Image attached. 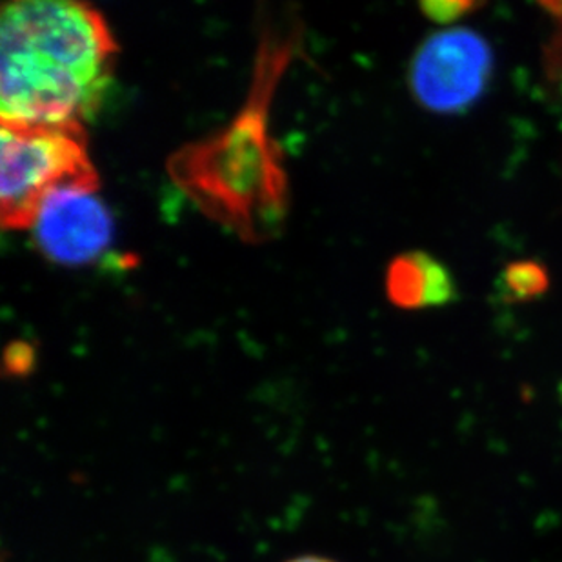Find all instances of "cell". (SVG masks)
Returning a JSON list of instances; mask_svg holds the SVG:
<instances>
[{"label":"cell","mask_w":562,"mask_h":562,"mask_svg":"<svg viewBox=\"0 0 562 562\" xmlns=\"http://www.w3.org/2000/svg\"><path fill=\"white\" fill-rule=\"evenodd\" d=\"M286 562H337L334 559L321 558V555H299Z\"/></svg>","instance_id":"11"},{"label":"cell","mask_w":562,"mask_h":562,"mask_svg":"<svg viewBox=\"0 0 562 562\" xmlns=\"http://www.w3.org/2000/svg\"><path fill=\"white\" fill-rule=\"evenodd\" d=\"M483 2H473V0H431V2H423L420 11L426 19H430L436 24H453L461 21L462 16L472 15L475 11L483 8Z\"/></svg>","instance_id":"7"},{"label":"cell","mask_w":562,"mask_h":562,"mask_svg":"<svg viewBox=\"0 0 562 562\" xmlns=\"http://www.w3.org/2000/svg\"><path fill=\"white\" fill-rule=\"evenodd\" d=\"M0 217L5 229H30L38 207L55 191L99 187L85 130L2 124Z\"/></svg>","instance_id":"2"},{"label":"cell","mask_w":562,"mask_h":562,"mask_svg":"<svg viewBox=\"0 0 562 562\" xmlns=\"http://www.w3.org/2000/svg\"><path fill=\"white\" fill-rule=\"evenodd\" d=\"M503 293L509 303H531L550 290V271L541 260H514L501 276Z\"/></svg>","instance_id":"6"},{"label":"cell","mask_w":562,"mask_h":562,"mask_svg":"<svg viewBox=\"0 0 562 562\" xmlns=\"http://www.w3.org/2000/svg\"><path fill=\"white\" fill-rule=\"evenodd\" d=\"M30 229L38 250L64 266L101 260L113 240L112 213L99 195V187L55 191L38 207Z\"/></svg>","instance_id":"4"},{"label":"cell","mask_w":562,"mask_h":562,"mask_svg":"<svg viewBox=\"0 0 562 562\" xmlns=\"http://www.w3.org/2000/svg\"><path fill=\"white\" fill-rule=\"evenodd\" d=\"M544 69L553 88L562 90V21H559L558 33L544 48Z\"/></svg>","instance_id":"8"},{"label":"cell","mask_w":562,"mask_h":562,"mask_svg":"<svg viewBox=\"0 0 562 562\" xmlns=\"http://www.w3.org/2000/svg\"><path fill=\"white\" fill-rule=\"evenodd\" d=\"M117 43L104 16L74 0L2 8L0 117L16 126H82L112 79Z\"/></svg>","instance_id":"1"},{"label":"cell","mask_w":562,"mask_h":562,"mask_svg":"<svg viewBox=\"0 0 562 562\" xmlns=\"http://www.w3.org/2000/svg\"><path fill=\"white\" fill-rule=\"evenodd\" d=\"M431 255L423 251L398 255L387 266L386 293L395 306L404 310L428 308Z\"/></svg>","instance_id":"5"},{"label":"cell","mask_w":562,"mask_h":562,"mask_svg":"<svg viewBox=\"0 0 562 562\" xmlns=\"http://www.w3.org/2000/svg\"><path fill=\"white\" fill-rule=\"evenodd\" d=\"M494 52L488 41L468 27L431 33L409 64V88L428 112L459 115L488 90Z\"/></svg>","instance_id":"3"},{"label":"cell","mask_w":562,"mask_h":562,"mask_svg":"<svg viewBox=\"0 0 562 562\" xmlns=\"http://www.w3.org/2000/svg\"><path fill=\"white\" fill-rule=\"evenodd\" d=\"M32 364V353H30L27 346L16 345L15 351L10 350L8 356H5V372L10 373V375H26Z\"/></svg>","instance_id":"9"},{"label":"cell","mask_w":562,"mask_h":562,"mask_svg":"<svg viewBox=\"0 0 562 562\" xmlns=\"http://www.w3.org/2000/svg\"><path fill=\"white\" fill-rule=\"evenodd\" d=\"M542 10H547L550 15L555 16L558 21H562V2L552 0V2H541Z\"/></svg>","instance_id":"10"}]
</instances>
